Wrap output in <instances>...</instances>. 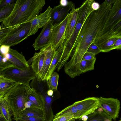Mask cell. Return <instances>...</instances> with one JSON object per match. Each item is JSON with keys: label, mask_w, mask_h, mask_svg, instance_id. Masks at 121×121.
<instances>
[{"label": "cell", "mask_w": 121, "mask_h": 121, "mask_svg": "<svg viewBox=\"0 0 121 121\" xmlns=\"http://www.w3.org/2000/svg\"><path fill=\"white\" fill-rule=\"evenodd\" d=\"M112 6L106 0L100 5L98 10L92 12L87 18L77 36L68 62L71 66L75 68L79 66L88 48L102 30Z\"/></svg>", "instance_id": "obj_1"}, {"label": "cell", "mask_w": 121, "mask_h": 121, "mask_svg": "<svg viewBox=\"0 0 121 121\" xmlns=\"http://www.w3.org/2000/svg\"><path fill=\"white\" fill-rule=\"evenodd\" d=\"M45 0H17L9 16L2 22V27H13L31 20L38 15Z\"/></svg>", "instance_id": "obj_2"}, {"label": "cell", "mask_w": 121, "mask_h": 121, "mask_svg": "<svg viewBox=\"0 0 121 121\" xmlns=\"http://www.w3.org/2000/svg\"><path fill=\"white\" fill-rule=\"evenodd\" d=\"M30 88L17 83L4 95L8 102L10 108L16 121H19L26 109L25 103L28 100V91Z\"/></svg>", "instance_id": "obj_3"}, {"label": "cell", "mask_w": 121, "mask_h": 121, "mask_svg": "<svg viewBox=\"0 0 121 121\" xmlns=\"http://www.w3.org/2000/svg\"><path fill=\"white\" fill-rule=\"evenodd\" d=\"M86 19V18L82 15H77V22L73 31L69 39L65 40L64 42L63 52L56 67L58 70H60L63 68L71 56L77 36Z\"/></svg>", "instance_id": "obj_4"}, {"label": "cell", "mask_w": 121, "mask_h": 121, "mask_svg": "<svg viewBox=\"0 0 121 121\" xmlns=\"http://www.w3.org/2000/svg\"><path fill=\"white\" fill-rule=\"evenodd\" d=\"M30 27V23L29 22L13 27L0 41V46L5 45L10 47L21 42L28 37Z\"/></svg>", "instance_id": "obj_5"}, {"label": "cell", "mask_w": 121, "mask_h": 121, "mask_svg": "<svg viewBox=\"0 0 121 121\" xmlns=\"http://www.w3.org/2000/svg\"><path fill=\"white\" fill-rule=\"evenodd\" d=\"M2 75L7 78L17 83L30 87V82L36 76V74L31 65L28 68L22 70L14 67L7 68L2 73Z\"/></svg>", "instance_id": "obj_6"}, {"label": "cell", "mask_w": 121, "mask_h": 121, "mask_svg": "<svg viewBox=\"0 0 121 121\" xmlns=\"http://www.w3.org/2000/svg\"><path fill=\"white\" fill-rule=\"evenodd\" d=\"M121 21V0H116L112 6L103 28L98 37L105 34L112 30Z\"/></svg>", "instance_id": "obj_7"}, {"label": "cell", "mask_w": 121, "mask_h": 121, "mask_svg": "<svg viewBox=\"0 0 121 121\" xmlns=\"http://www.w3.org/2000/svg\"><path fill=\"white\" fill-rule=\"evenodd\" d=\"M76 108L77 119L94 112L99 108L98 97H90L74 103Z\"/></svg>", "instance_id": "obj_8"}, {"label": "cell", "mask_w": 121, "mask_h": 121, "mask_svg": "<svg viewBox=\"0 0 121 121\" xmlns=\"http://www.w3.org/2000/svg\"><path fill=\"white\" fill-rule=\"evenodd\" d=\"M99 107L112 119L116 120L118 117L120 103L117 99L98 97Z\"/></svg>", "instance_id": "obj_9"}, {"label": "cell", "mask_w": 121, "mask_h": 121, "mask_svg": "<svg viewBox=\"0 0 121 121\" xmlns=\"http://www.w3.org/2000/svg\"><path fill=\"white\" fill-rule=\"evenodd\" d=\"M69 16V13L63 21L53 26L51 44L53 49L55 51L63 45L65 40V33Z\"/></svg>", "instance_id": "obj_10"}, {"label": "cell", "mask_w": 121, "mask_h": 121, "mask_svg": "<svg viewBox=\"0 0 121 121\" xmlns=\"http://www.w3.org/2000/svg\"><path fill=\"white\" fill-rule=\"evenodd\" d=\"M53 27L52 22L50 20L43 27L42 30L36 39L33 45L35 50L40 49L51 44Z\"/></svg>", "instance_id": "obj_11"}, {"label": "cell", "mask_w": 121, "mask_h": 121, "mask_svg": "<svg viewBox=\"0 0 121 121\" xmlns=\"http://www.w3.org/2000/svg\"><path fill=\"white\" fill-rule=\"evenodd\" d=\"M75 8L73 2L70 1L65 6L59 4L55 6L51 11L50 20L53 26L61 22L67 16L70 10Z\"/></svg>", "instance_id": "obj_12"}, {"label": "cell", "mask_w": 121, "mask_h": 121, "mask_svg": "<svg viewBox=\"0 0 121 121\" xmlns=\"http://www.w3.org/2000/svg\"><path fill=\"white\" fill-rule=\"evenodd\" d=\"M52 9L49 6L44 12L29 22L31 27L28 36L35 34L39 29L43 27L48 23L51 19Z\"/></svg>", "instance_id": "obj_13"}, {"label": "cell", "mask_w": 121, "mask_h": 121, "mask_svg": "<svg viewBox=\"0 0 121 121\" xmlns=\"http://www.w3.org/2000/svg\"><path fill=\"white\" fill-rule=\"evenodd\" d=\"M4 56L16 68L24 70L29 67L24 56L16 50L10 48L8 53Z\"/></svg>", "instance_id": "obj_14"}, {"label": "cell", "mask_w": 121, "mask_h": 121, "mask_svg": "<svg viewBox=\"0 0 121 121\" xmlns=\"http://www.w3.org/2000/svg\"><path fill=\"white\" fill-rule=\"evenodd\" d=\"M58 91H57L53 95L51 96L48 95L46 93L47 92L41 94L43 96L44 100L43 110L44 121H52L54 118V116L53 113L52 105L53 102L58 98L60 96V95H59V93H58L59 92Z\"/></svg>", "instance_id": "obj_15"}, {"label": "cell", "mask_w": 121, "mask_h": 121, "mask_svg": "<svg viewBox=\"0 0 121 121\" xmlns=\"http://www.w3.org/2000/svg\"><path fill=\"white\" fill-rule=\"evenodd\" d=\"M45 57L43 65L39 76L38 78L42 80H45L55 50L50 44L44 47Z\"/></svg>", "instance_id": "obj_16"}, {"label": "cell", "mask_w": 121, "mask_h": 121, "mask_svg": "<svg viewBox=\"0 0 121 121\" xmlns=\"http://www.w3.org/2000/svg\"><path fill=\"white\" fill-rule=\"evenodd\" d=\"M78 8H74L69 13V17L66 26L65 33V40H68L74 30L77 22Z\"/></svg>", "instance_id": "obj_17"}, {"label": "cell", "mask_w": 121, "mask_h": 121, "mask_svg": "<svg viewBox=\"0 0 121 121\" xmlns=\"http://www.w3.org/2000/svg\"><path fill=\"white\" fill-rule=\"evenodd\" d=\"M27 99L31 101L36 108L43 111L44 103L43 97L42 95L37 93L34 89L30 87L29 89L28 92Z\"/></svg>", "instance_id": "obj_18"}, {"label": "cell", "mask_w": 121, "mask_h": 121, "mask_svg": "<svg viewBox=\"0 0 121 121\" xmlns=\"http://www.w3.org/2000/svg\"><path fill=\"white\" fill-rule=\"evenodd\" d=\"M87 116V118L85 119L80 118L76 121H112V118L100 107L94 112Z\"/></svg>", "instance_id": "obj_19"}, {"label": "cell", "mask_w": 121, "mask_h": 121, "mask_svg": "<svg viewBox=\"0 0 121 121\" xmlns=\"http://www.w3.org/2000/svg\"><path fill=\"white\" fill-rule=\"evenodd\" d=\"M64 47V43L62 46L59 47L55 51L45 80H48L51 74L56 69L62 54Z\"/></svg>", "instance_id": "obj_20"}, {"label": "cell", "mask_w": 121, "mask_h": 121, "mask_svg": "<svg viewBox=\"0 0 121 121\" xmlns=\"http://www.w3.org/2000/svg\"><path fill=\"white\" fill-rule=\"evenodd\" d=\"M37 56L32 62L31 66L32 68L38 76L43 67L45 57L44 47L40 49V51L37 53Z\"/></svg>", "instance_id": "obj_21"}, {"label": "cell", "mask_w": 121, "mask_h": 121, "mask_svg": "<svg viewBox=\"0 0 121 121\" xmlns=\"http://www.w3.org/2000/svg\"><path fill=\"white\" fill-rule=\"evenodd\" d=\"M0 113L6 121H12V113L7 101L4 96L0 98Z\"/></svg>", "instance_id": "obj_22"}, {"label": "cell", "mask_w": 121, "mask_h": 121, "mask_svg": "<svg viewBox=\"0 0 121 121\" xmlns=\"http://www.w3.org/2000/svg\"><path fill=\"white\" fill-rule=\"evenodd\" d=\"M96 59L95 57L91 60H81L79 66L80 74L94 70Z\"/></svg>", "instance_id": "obj_23"}, {"label": "cell", "mask_w": 121, "mask_h": 121, "mask_svg": "<svg viewBox=\"0 0 121 121\" xmlns=\"http://www.w3.org/2000/svg\"><path fill=\"white\" fill-rule=\"evenodd\" d=\"M22 116L44 118V113L43 110L41 109L31 107L26 109L22 113Z\"/></svg>", "instance_id": "obj_24"}, {"label": "cell", "mask_w": 121, "mask_h": 121, "mask_svg": "<svg viewBox=\"0 0 121 121\" xmlns=\"http://www.w3.org/2000/svg\"><path fill=\"white\" fill-rule=\"evenodd\" d=\"M77 111L76 107L73 103L57 113L54 116V118L65 116H72L76 120H77Z\"/></svg>", "instance_id": "obj_25"}, {"label": "cell", "mask_w": 121, "mask_h": 121, "mask_svg": "<svg viewBox=\"0 0 121 121\" xmlns=\"http://www.w3.org/2000/svg\"><path fill=\"white\" fill-rule=\"evenodd\" d=\"M121 36H116L112 37L105 41L98 47L101 52H106L113 50V45L116 41Z\"/></svg>", "instance_id": "obj_26"}, {"label": "cell", "mask_w": 121, "mask_h": 121, "mask_svg": "<svg viewBox=\"0 0 121 121\" xmlns=\"http://www.w3.org/2000/svg\"><path fill=\"white\" fill-rule=\"evenodd\" d=\"M15 3L10 4L0 9V22H2L9 16L14 8Z\"/></svg>", "instance_id": "obj_27"}, {"label": "cell", "mask_w": 121, "mask_h": 121, "mask_svg": "<svg viewBox=\"0 0 121 121\" xmlns=\"http://www.w3.org/2000/svg\"><path fill=\"white\" fill-rule=\"evenodd\" d=\"M59 75L56 72H53L50 76L48 81L49 89L57 90Z\"/></svg>", "instance_id": "obj_28"}, {"label": "cell", "mask_w": 121, "mask_h": 121, "mask_svg": "<svg viewBox=\"0 0 121 121\" xmlns=\"http://www.w3.org/2000/svg\"><path fill=\"white\" fill-rule=\"evenodd\" d=\"M17 83L8 79L0 82V92L6 93Z\"/></svg>", "instance_id": "obj_29"}, {"label": "cell", "mask_w": 121, "mask_h": 121, "mask_svg": "<svg viewBox=\"0 0 121 121\" xmlns=\"http://www.w3.org/2000/svg\"><path fill=\"white\" fill-rule=\"evenodd\" d=\"M13 67L14 66L0 52V75L6 69Z\"/></svg>", "instance_id": "obj_30"}, {"label": "cell", "mask_w": 121, "mask_h": 121, "mask_svg": "<svg viewBox=\"0 0 121 121\" xmlns=\"http://www.w3.org/2000/svg\"><path fill=\"white\" fill-rule=\"evenodd\" d=\"M86 52L91 53L95 55L101 52L98 46L93 43L89 46Z\"/></svg>", "instance_id": "obj_31"}, {"label": "cell", "mask_w": 121, "mask_h": 121, "mask_svg": "<svg viewBox=\"0 0 121 121\" xmlns=\"http://www.w3.org/2000/svg\"><path fill=\"white\" fill-rule=\"evenodd\" d=\"M76 120L73 116H65L54 118L52 121H75Z\"/></svg>", "instance_id": "obj_32"}, {"label": "cell", "mask_w": 121, "mask_h": 121, "mask_svg": "<svg viewBox=\"0 0 121 121\" xmlns=\"http://www.w3.org/2000/svg\"><path fill=\"white\" fill-rule=\"evenodd\" d=\"M13 27H2L0 30V42L10 31Z\"/></svg>", "instance_id": "obj_33"}, {"label": "cell", "mask_w": 121, "mask_h": 121, "mask_svg": "<svg viewBox=\"0 0 121 121\" xmlns=\"http://www.w3.org/2000/svg\"><path fill=\"white\" fill-rule=\"evenodd\" d=\"M19 121H44L43 118L22 116Z\"/></svg>", "instance_id": "obj_34"}, {"label": "cell", "mask_w": 121, "mask_h": 121, "mask_svg": "<svg viewBox=\"0 0 121 121\" xmlns=\"http://www.w3.org/2000/svg\"><path fill=\"white\" fill-rule=\"evenodd\" d=\"M16 0H2L0 4V9L10 4L15 3Z\"/></svg>", "instance_id": "obj_35"}, {"label": "cell", "mask_w": 121, "mask_h": 121, "mask_svg": "<svg viewBox=\"0 0 121 121\" xmlns=\"http://www.w3.org/2000/svg\"><path fill=\"white\" fill-rule=\"evenodd\" d=\"M10 47L9 46L2 45L0 46V52L4 56L9 52Z\"/></svg>", "instance_id": "obj_36"}, {"label": "cell", "mask_w": 121, "mask_h": 121, "mask_svg": "<svg viewBox=\"0 0 121 121\" xmlns=\"http://www.w3.org/2000/svg\"><path fill=\"white\" fill-rule=\"evenodd\" d=\"M95 55L93 54L86 52L83 56L82 60H90L95 57Z\"/></svg>", "instance_id": "obj_37"}, {"label": "cell", "mask_w": 121, "mask_h": 121, "mask_svg": "<svg viewBox=\"0 0 121 121\" xmlns=\"http://www.w3.org/2000/svg\"><path fill=\"white\" fill-rule=\"evenodd\" d=\"M113 49H121V37L118 38L115 42L113 45Z\"/></svg>", "instance_id": "obj_38"}, {"label": "cell", "mask_w": 121, "mask_h": 121, "mask_svg": "<svg viewBox=\"0 0 121 121\" xmlns=\"http://www.w3.org/2000/svg\"><path fill=\"white\" fill-rule=\"evenodd\" d=\"M24 106L25 109L31 107H36L28 99L25 103Z\"/></svg>", "instance_id": "obj_39"}, {"label": "cell", "mask_w": 121, "mask_h": 121, "mask_svg": "<svg viewBox=\"0 0 121 121\" xmlns=\"http://www.w3.org/2000/svg\"><path fill=\"white\" fill-rule=\"evenodd\" d=\"M91 7L92 9L94 11L98 10L99 8L100 5L97 2H95V1L92 3Z\"/></svg>", "instance_id": "obj_40"}, {"label": "cell", "mask_w": 121, "mask_h": 121, "mask_svg": "<svg viewBox=\"0 0 121 121\" xmlns=\"http://www.w3.org/2000/svg\"><path fill=\"white\" fill-rule=\"evenodd\" d=\"M68 1L66 0H61L60 1V4L63 6H65L68 4Z\"/></svg>", "instance_id": "obj_41"}, {"label": "cell", "mask_w": 121, "mask_h": 121, "mask_svg": "<svg viewBox=\"0 0 121 121\" xmlns=\"http://www.w3.org/2000/svg\"><path fill=\"white\" fill-rule=\"evenodd\" d=\"M7 78L5 77L2 75H0V82L7 79Z\"/></svg>", "instance_id": "obj_42"}, {"label": "cell", "mask_w": 121, "mask_h": 121, "mask_svg": "<svg viewBox=\"0 0 121 121\" xmlns=\"http://www.w3.org/2000/svg\"><path fill=\"white\" fill-rule=\"evenodd\" d=\"M116 0H106L107 2L109 4H113Z\"/></svg>", "instance_id": "obj_43"}, {"label": "cell", "mask_w": 121, "mask_h": 121, "mask_svg": "<svg viewBox=\"0 0 121 121\" xmlns=\"http://www.w3.org/2000/svg\"><path fill=\"white\" fill-rule=\"evenodd\" d=\"M0 121H6L4 118L0 115Z\"/></svg>", "instance_id": "obj_44"}, {"label": "cell", "mask_w": 121, "mask_h": 121, "mask_svg": "<svg viewBox=\"0 0 121 121\" xmlns=\"http://www.w3.org/2000/svg\"><path fill=\"white\" fill-rule=\"evenodd\" d=\"M6 93L5 92H0V98L4 96V95Z\"/></svg>", "instance_id": "obj_45"}, {"label": "cell", "mask_w": 121, "mask_h": 121, "mask_svg": "<svg viewBox=\"0 0 121 121\" xmlns=\"http://www.w3.org/2000/svg\"><path fill=\"white\" fill-rule=\"evenodd\" d=\"M2 0H0V4L1 3Z\"/></svg>", "instance_id": "obj_46"}, {"label": "cell", "mask_w": 121, "mask_h": 121, "mask_svg": "<svg viewBox=\"0 0 121 121\" xmlns=\"http://www.w3.org/2000/svg\"><path fill=\"white\" fill-rule=\"evenodd\" d=\"M1 26H0V30H1Z\"/></svg>", "instance_id": "obj_47"}, {"label": "cell", "mask_w": 121, "mask_h": 121, "mask_svg": "<svg viewBox=\"0 0 121 121\" xmlns=\"http://www.w3.org/2000/svg\"><path fill=\"white\" fill-rule=\"evenodd\" d=\"M0 115L1 116V114H0Z\"/></svg>", "instance_id": "obj_48"}, {"label": "cell", "mask_w": 121, "mask_h": 121, "mask_svg": "<svg viewBox=\"0 0 121 121\" xmlns=\"http://www.w3.org/2000/svg\"><path fill=\"white\" fill-rule=\"evenodd\" d=\"M120 121H121V120H120Z\"/></svg>", "instance_id": "obj_49"}]
</instances>
